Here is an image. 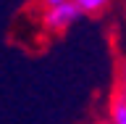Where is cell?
Here are the masks:
<instances>
[{
	"mask_svg": "<svg viewBox=\"0 0 126 124\" xmlns=\"http://www.w3.org/2000/svg\"><path fill=\"white\" fill-rule=\"evenodd\" d=\"M81 16H84L81 8H79L74 0H68V3H61V5H55V8H47L45 13H42V26H45L47 32H66L71 24H76Z\"/></svg>",
	"mask_w": 126,
	"mask_h": 124,
	"instance_id": "6da1fadb",
	"label": "cell"
},
{
	"mask_svg": "<svg viewBox=\"0 0 126 124\" xmlns=\"http://www.w3.org/2000/svg\"><path fill=\"white\" fill-rule=\"evenodd\" d=\"M42 5H45V11L47 8H55V5H61V3H68V0H39Z\"/></svg>",
	"mask_w": 126,
	"mask_h": 124,
	"instance_id": "5b68a950",
	"label": "cell"
},
{
	"mask_svg": "<svg viewBox=\"0 0 126 124\" xmlns=\"http://www.w3.org/2000/svg\"><path fill=\"white\" fill-rule=\"evenodd\" d=\"M79 8H81V13H100L108 8L110 0H74Z\"/></svg>",
	"mask_w": 126,
	"mask_h": 124,
	"instance_id": "3957f363",
	"label": "cell"
},
{
	"mask_svg": "<svg viewBox=\"0 0 126 124\" xmlns=\"http://www.w3.org/2000/svg\"><path fill=\"white\" fill-rule=\"evenodd\" d=\"M110 122L113 124H126V98L121 93L113 98V103H110Z\"/></svg>",
	"mask_w": 126,
	"mask_h": 124,
	"instance_id": "7a4b0ae2",
	"label": "cell"
},
{
	"mask_svg": "<svg viewBox=\"0 0 126 124\" xmlns=\"http://www.w3.org/2000/svg\"><path fill=\"white\" fill-rule=\"evenodd\" d=\"M121 95L126 98V58H124V63H121Z\"/></svg>",
	"mask_w": 126,
	"mask_h": 124,
	"instance_id": "277c9868",
	"label": "cell"
},
{
	"mask_svg": "<svg viewBox=\"0 0 126 124\" xmlns=\"http://www.w3.org/2000/svg\"><path fill=\"white\" fill-rule=\"evenodd\" d=\"M94 124H113L110 119H100V122H94Z\"/></svg>",
	"mask_w": 126,
	"mask_h": 124,
	"instance_id": "8992f818",
	"label": "cell"
}]
</instances>
